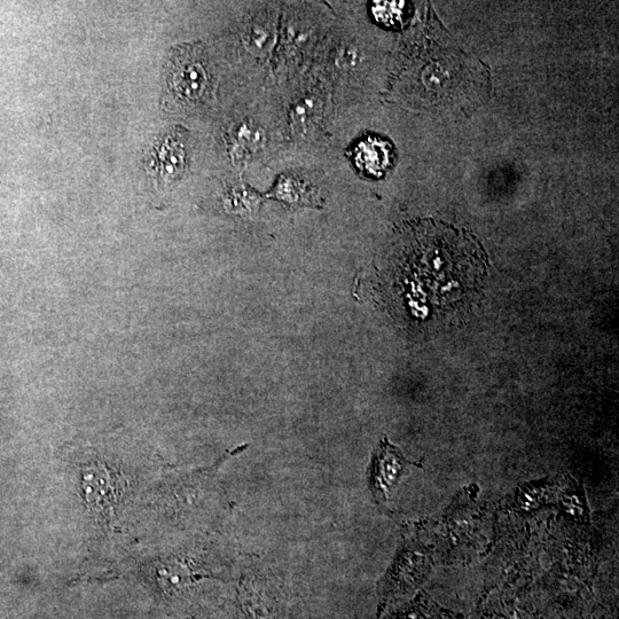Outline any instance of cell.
<instances>
[{
  "mask_svg": "<svg viewBox=\"0 0 619 619\" xmlns=\"http://www.w3.org/2000/svg\"><path fill=\"white\" fill-rule=\"evenodd\" d=\"M410 229L406 262L426 280L438 307L475 287L487 271L488 256L472 233L434 219H423Z\"/></svg>",
  "mask_w": 619,
  "mask_h": 619,
  "instance_id": "obj_1",
  "label": "cell"
},
{
  "mask_svg": "<svg viewBox=\"0 0 619 619\" xmlns=\"http://www.w3.org/2000/svg\"><path fill=\"white\" fill-rule=\"evenodd\" d=\"M167 85L168 98L178 107L205 103L211 82L202 52L191 45L180 46L169 61Z\"/></svg>",
  "mask_w": 619,
  "mask_h": 619,
  "instance_id": "obj_2",
  "label": "cell"
},
{
  "mask_svg": "<svg viewBox=\"0 0 619 619\" xmlns=\"http://www.w3.org/2000/svg\"><path fill=\"white\" fill-rule=\"evenodd\" d=\"M411 466L421 467L407 460L401 450L390 444L385 437L373 454L370 467V489L379 504H387L397 484L409 472Z\"/></svg>",
  "mask_w": 619,
  "mask_h": 619,
  "instance_id": "obj_3",
  "label": "cell"
},
{
  "mask_svg": "<svg viewBox=\"0 0 619 619\" xmlns=\"http://www.w3.org/2000/svg\"><path fill=\"white\" fill-rule=\"evenodd\" d=\"M352 160L355 167L367 178L379 179L394 167L396 150L390 141L378 136H366L358 141Z\"/></svg>",
  "mask_w": 619,
  "mask_h": 619,
  "instance_id": "obj_4",
  "label": "cell"
},
{
  "mask_svg": "<svg viewBox=\"0 0 619 619\" xmlns=\"http://www.w3.org/2000/svg\"><path fill=\"white\" fill-rule=\"evenodd\" d=\"M186 166L184 139L180 133L168 136L154 155L152 168L161 182L171 183L183 175Z\"/></svg>",
  "mask_w": 619,
  "mask_h": 619,
  "instance_id": "obj_5",
  "label": "cell"
},
{
  "mask_svg": "<svg viewBox=\"0 0 619 619\" xmlns=\"http://www.w3.org/2000/svg\"><path fill=\"white\" fill-rule=\"evenodd\" d=\"M86 501L101 514H107L116 501V479L103 466H93L83 474Z\"/></svg>",
  "mask_w": 619,
  "mask_h": 619,
  "instance_id": "obj_6",
  "label": "cell"
},
{
  "mask_svg": "<svg viewBox=\"0 0 619 619\" xmlns=\"http://www.w3.org/2000/svg\"><path fill=\"white\" fill-rule=\"evenodd\" d=\"M272 195L274 199L293 207L318 206V200L312 186L293 175L281 176Z\"/></svg>",
  "mask_w": 619,
  "mask_h": 619,
  "instance_id": "obj_7",
  "label": "cell"
},
{
  "mask_svg": "<svg viewBox=\"0 0 619 619\" xmlns=\"http://www.w3.org/2000/svg\"><path fill=\"white\" fill-rule=\"evenodd\" d=\"M260 201V195L245 185L232 188L225 197L227 210L241 216L253 215L260 206Z\"/></svg>",
  "mask_w": 619,
  "mask_h": 619,
  "instance_id": "obj_8",
  "label": "cell"
},
{
  "mask_svg": "<svg viewBox=\"0 0 619 619\" xmlns=\"http://www.w3.org/2000/svg\"><path fill=\"white\" fill-rule=\"evenodd\" d=\"M159 578L164 589L172 592L182 590L185 585L190 584L193 576L185 564L170 561L161 564L159 569Z\"/></svg>",
  "mask_w": 619,
  "mask_h": 619,
  "instance_id": "obj_9",
  "label": "cell"
},
{
  "mask_svg": "<svg viewBox=\"0 0 619 619\" xmlns=\"http://www.w3.org/2000/svg\"><path fill=\"white\" fill-rule=\"evenodd\" d=\"M318 115L319 106L315 103V100L304 99L300 101L294 108L292 115L294 129L300 132L308 131Z\"/></svg>",
  "mask_w": 619,
  "mask_h": 619,
  "instance_id": "obj_10",
  "label": "cell"
},
{
  "mask_svg": "<svg viewBox=\"0 0 619 619\" xmlns=\"http://www.w3.org/2000/svg\"><path fill=\"white\" fill-rule=\"evenodd\" d=\"M238 144H235L234 151L245 155L255 151L262 144L264 139L263 132L255 125L244 124L237 133Z\"/></svg>",
  "mask_w": 619,
  "mask_h": 619,
  "instance_id": "obj_11",
  "label": "cell"
},
{
  "mask_svg": "<svg viewBox=\"0 0 619 619\" xmlns=\"http://www.w3.org/2000/svg\"><path fill=\"white\" fill-rule=\"evenodd\" d=\"M404 5L403 3H375L373 7L375 19L386 25H394L401 21Z\"/></svg>",
  "mask_w": 619,
  "mask_h": 619,
  "instance_id": "obj_12",
  "label": "cell"
}]
</instances>
